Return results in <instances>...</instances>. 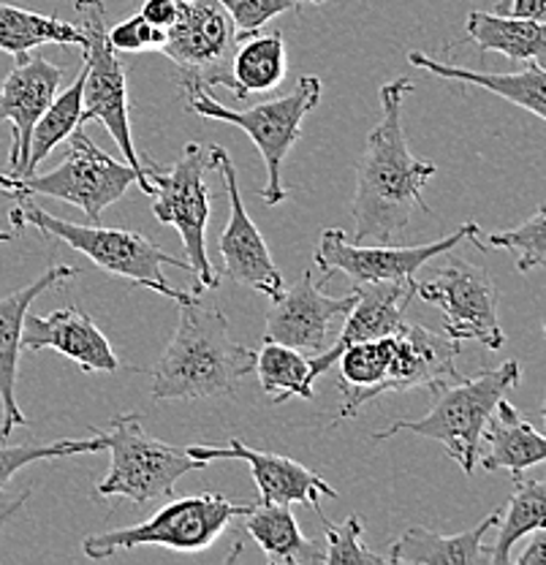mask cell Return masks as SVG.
I'll use <instances>...</instances> for the list:
<instances>
[{
    "label": "cell",
    "instance_id": "21",
    "mask_svg": "<svg viewBox=\"0 0 546 565\" xmlns=\"http://www.w3.org/2000/svg\"><path fill=\"white\" fill-rule=\"evenodd\" d=\"M392 338H395V353H392L384 394L416 386H427L436 392V388L460 379V370H457L460 343L451 340L449 334L432 332L425 323L403 321L392 332Z\"/></svg>",
    "mask_w": 546,
    "mask_h": 565
},
{
    "label": "cell",
    "instance_id": "13",
    "mask_svg": "<svg viewBox=\"0 0 546 565\" xmlns=\"http://www.w3.org/2000/svg\"><path fill=\"white\" fill-rule=\"evenodd\" d=\"M479 223H462L449 237H440L427 245H405L395 247L386 243H354L343 228H324L321 232L319 247H315V267L332 278L343 273L354 286L360 282H381V280H408L419 273L421 267L443 253L454 250L457 245L465 243L479 234Z\"/></svg>",
    "mask_w": 546,
    "mask_h": 565
},
{
    "label": "cell",
    "instance_id": "4",
    "mask_svg": "<svg viewBox=\"0 0 546 565\" xmlns=\"http://www.w3.org/2000/svg\"><path fill=\"white\" fill-rule=\"evenodd\" d=\"M516 384H520L516 362L486 367L471 379L460 375L451 384L436 388V403L421 419H400L370 438L378 444V440L395 438L397 433H414L419 438L438 440L446 455L471 476L481 457V435H484L486 419L506 397L508 388Z\"/></svg>",
    "mask_w": 546,
    "mask_h": 565
},
{
    "label": "cell",
    "instance_id": "37",
    "mask_svg": "<svg viewBox=\"0 0 546 565\" xmlns=\"http://www.w3.org/2000/svg\"><path fill=\"white\" fill-rule=\"evenodd\" d=\"M139 14H142L150 25L167 31V28L178 20V0H144Z\"/></svg>",
    "mask_w": 546,
    "mask_h": 565
},
{
    "label": "cell",
    "instance_id": "26",
    "mask_svg": "<svg viewBox=\"0 0 546 565\" xmlns=\"http://www.w3.org/2000/svg\"><path fill=\"white\" fill-rule=\"evenodd\" d=\"M465 33L481 52H501L508 61L546 66L544 22H533L514 14H497V11H471L465 22Z\"/></svg>",
    "mask_w": 546,
    "mask_h": 565
},
{
    "label": "cell",
    "instance_id": "29",
    "mask_svg": "<svg viewBox=\"0 0 546 565\" xmlns=\"http://www.w3.org/2000/svg\"><path fill=\"white\" fill-rule=\"evenodd\" d=\"M503 522L497 533L495 546H492L490 565H508L511 546L520 539L531 535L533 530L546 527V481L544 479H525V473L514 479V492L508 498L506 514L501 511Z\"/></svg>",
    "mask_w": 546,
    "mask_h": 565
},
{
    "label": "cell",
    "instance_id": "43",
    "mask_svg": "<svg viewBox=\"0 0 546 565\" xmlns=\"http://www.w3.org/2000/svg\"><path fill=\"white\" fill-rule=\"evenodd\" d=\"M297 3H313V6H319V3H324V0H297Z\"/></svg>",
    "mask_w": 546,
    "mask_h": 565
},
{
    "label": "cell",
    "instance_id": "11",
    "mask_svg": "<svg viewBox=\"0 0 546 565\" xmlns=\"http://www.w3.org/2000/svg\"><path fill=\"white\" fill-rule=\"evenodd\" d=\"M239 33L218 0H178V20L167 28L161 52L178 68L182 90L226 87L237 96L232 57Z\"/></svg>",
    "mask_w": 546,
    "mask_h": 565
},
{
    "label": "cell",
    "instance_id": "35",
    "mask_svg": "<svg viewBox=\"0 0 546 565\" xmlns=\"http://www.w3.org/2000/svg\"><path fill=\"white\" fill-rule=\"evenodd\" d=\"M218 3L226 9V14L232 17L239 39H243V35L258 33L278 14L297 9V0H218Z\"/></svg>",
    "mask_w": 546,
    "mask_h": 565
},
{
    "label": "cell",
    "instance_id": "16",
    "mask_svg": "<svg viewBox=\"0 0 546 565\" xmlns=\"http://www.w3.org/2000/svg\"><path fill=\"white\" fill-rule=\"evenodd\" d=\"M14 61V68L0 82V122H11V152L6 174L22 177L28 169L33 126L57 96L63 71L46 57L31 55V52Z\"/></svg>",
    "mask_w": 546,
    "mask_h": 565
},
{
    "label": "cell",
    "instance_id": "12",
    "mask_svg": "<svg viewBox=\"0 0 546 565\" xmlns=\"http://www.w3.org/2000/svg\"><path fill=\"white\" fill-rule=\"evenodd\" d=\"M416 297L436 305L443 313V334L457 343L479 340L490 351L503 349L506 343V334L497 321L501 294L486 267L465 258H451L432 278L416 280Z\"/></svg>",
    "mask_w": 546,
    "mask_h": 565
},
{
    "label": "cell",
    "instance_id": "31",
    "mask_svg": "<svg viewBox=\"0 0 546 565\" xmlns=\"http://www.w3.org/2000/svg\"><path fill=\"white\" fill-rule=\"evenodd\" d=\"M82 85H85V66H82L79 76L74 79V85L66 93L52 98V104L46 106L44 115L39 117V122L33 126L31 134V147H28V169L25 174L39 172V163L55 150L61 141H66L76 128H82ZM22 174V177H25Z\"/></svg>",
    "mask_w": 546,
    "mask_h": 565
},
{
    "label": "cell",
    "instance_id": "20",
    "mask_svg": "<svg viewBox=\"0 0 546 565\" xmlns=\"http://www.w3.org/2000/svg\"><path fill=\"white\" fill-rule=\"evenodd\" d=\"M22 349H52L63 353L82 373H115V370H120V359L111 351L107 334L76 305L52 310L46 316H25Z\"/></svg>",
    "mask_w": 546,
    "mask_h": 565
},
{
    "label": "cell",
    "instance_id": "5",
    "mask_svg": "<svg viewBox=\"0 0 546 565\" xmlns=\"http://www.w3.org/2000/svg\"><path fill=\"white\" fill-rule=\"evenodd\" d=\"M68 141H72V147H68V156L61 167L44 174H0V191L9 193L11 199L50 196L57 202H68L85 212L90 223L101 221L104 210L120 202L133 182L142 188L144 196L156 193L152 182L144 180L131 163L115 161L82 128H76Z\"/></svg>",
    "mask_w": 546,
    "mask_h": 565
},
{
    "label": "cell",
    "instance_id": "34",
    "mask_svg": "<svg viewBox=\"0 0 546 565\" xmlns=\"http://www.w3.org/2000/svg\"><path fill=\"white\" fill-rule=\"evenodd\" d=\"M313 509H315V514H319L321 527H324V535H326V541H324V563L326 565L389 563L386 557L364 550V544H362L364 522L360 514H351V516H345V522H340V525H332V522L324 516V511H321L319 503H315Z\"/></svg>",
    "mask_w": 546,
    "mask_h": 565
},
{
    "label": "cell",
    "instance_id": "22",
    "mask_svg": "<svg viewBox=\"0 0 546 565\" xmlns=\"http://www.w3.org/2000/svg\"><path fill=\"white\" fill-rule=\"evenodd\" d=\"M501 522V511H492L479 525L457 535H440L425 525L408 527L392 544L389 563L408 565H490L492 550L484 546V535Z\"/></svg>",
    "mask_w": 546,
    "mask_h": 565
},
{
    "label": "cell",
    "instance_id": "2",
    "mask_svg": "<svg viewBox=\"0 0 546 565\" xmlns=\"http://www.w3.org/2000/svg\"><path fill=\"white\" fill-rule=\"evenodd\" d=\"M256 367V353L228 332V318L202 299L180 305L172 340L152 370L156 399H204L232 394Z\"/></svg>",
    "mask_w": 546,
    "mask_h": 565
},
{
    "label": "cell",
    "instance_id": "3",
    "mask_svg": "<svg viewBox=\"0 0 546 565\" xmlns=\"http://www.w3.org/2000/svg\"><path fill=\"white\" fill-rule=\"evenodd\" d=\"M17 202L20 204L9 212V221L14 223V228H39L46 237L61 239L63 245L74 247L76 253L90 258V262L96 264V267H101L104 273L122 280H131L133 286H144L150 288V291L163 294V297H169L178 305L196 299V294H185L180 291V288L169 286V280L163 278L161 273L163 264H174V267L191 273V264L172 256V253L161 250V247L152 243V239H147L144 234L128 232V228L98 226V223L63 221V217H55L46 210H41L39 204L33 202V196H20Z\"/></svg>",
    "mask_w": 546,
    "mask_h": 565
},
{
    "label": "cell",
    "instance_id": "1",
    "mask_svg": "<svg viewBox=\"0 0 546 565\" xmlns=\"http://www.w3.org/2000/svg\"><path fill=\"white\" fill-rule=\"evenodd\" d=\"M414 82H386L381 87V120L367 134V145L356 161V193L351 199L354 243H389L410 223L416 210L430 212L425 185L438 167L408 150L403 128V98Z\"/></svg>",
    "mask_w": 546,
    "mask_h": 565
},
{
    "label": "cell",
    "instance_id": "6",
    "mask_svg": "<svg viewBox=\"0 0 546 565\" xmlns=\"http://www.w3.org/2000/svg\"><path fill=\"white\" fill-rule=\"evenodd\" d=\"M185 96L188 109L193 115L243 128L254 139L256 150L264 158V167H267V185L261 188L264 204L275 207V204L283 202L286 185L280 180V169H283V161L291 152V147L302 137V120L321 102L319 76H299L297 87L291 93L272 98V102L250 106V109H228V106L215 102L202 87L185 90Z\"/></svg>",
    "mask_w": 546,
    "mask_h": 565
},
{
    "label": "cell",
    "instance_id": "9",
    "mask_svg": "<svg viewBox=\"0 0 546 565\" xmlns=\"http://www.w3.org/2000/svg\"><path fill=\"white\" fill-rule=\"evenodd\" d=\"M104 435L111 465L107 479L96 487L101 498H126L139 505L172 498L182 476L207 468L204 459L147 435L139 414H117Z\"/></svg>",
    "mask_w": 546,
    "mask_h": 565
},
{
    "label": "cell",
    "instance_id": "23",
    "mask_svg": "<svg viewBox=\"0 0 546 565\" xmlns=\"http://www.w3.org/2000/svg\"><path fill=\"white\" fill-rule=\"evenodd\" d=\"M481 440H486V455L479 457L481 468L492 470V473L508 470L511 479L546 459L544 435L531 422L522 419L520 411L506 397L497 403V408L486 419Z\"/></svg>",
    "mask_w": 546,
    "mask_h": 565
},
{
    "label": "cell",
    "instance_id": "17",
    "mask_svg": "<svg viewBox=\"0 0 546 565\" xmlns=\"http://www.w3.org/2000/svg\"><path fill=\"white\" fill-rule=\"evenodd\" d=\"M76 275H79L76 267L55 264L46 273H41L33 282L0 299V408H3L0 440H9L17 427H28V416L22 414L20 403H17V373H20L22 327H25L28 310H31V305L36 302L41 294L66 286Z\"/></svg>",
    "mask_w": 546,
    "mask_h": 565
},
{
    "label": "cell",
    "instance_id": "41",
    "mask_svg": "<svg viewBox=\"0 0 546 565\" xmlns=\"http://www.w3.org/2000/svg\"><path fill=\"white\" fill-rule=\"evenodd\" d=\"M508 3L511 0H497V6H495L497 14H508Z\"/></svg>",
    "mask_w": 546,
    "mask_h": 565
},
{
    "label": "cell",
    "instance_id": "14",
    "mask_svg": "<svg viewBox=\"0 0 546 565\" xmlns=\"http://www.w3.org/2000/svg\"><path fill=\"white\" fill-rule=\"evenodd\" d=\"M207 147L210 161H213V169L221 172L223 188H226L228 196V226L223 228L218 239L223 275L237 282V286L254 288V291L264 294L267 299H278L280 291L286 288L283 275H280L272 253H269L267 243H264L261 232H258L256 223L250 221L248 210H245L237 182V169H234L232 158H228V152L221 145Z\"/></svg>",
    "mask_w": 546,
    "mask_h": 565
},
{
    "label": "cell",
    "instance_id": "39",
    "mask_svg": "<svg viewBox=\"0 0 546 565\" xmlns=\"http://www.w3.org/2000/svg\"><path fill=\"white\" fill-rule=\"evenodd\" d=\"M508 14L525 17L533 22H546V0H511Z\"/></svg>",
    "mask_w": 546,
    "mask_h": 565
},
{
    "label": "cell",
    "instance_id": "38",
    "mask_svg": "<svg viewBox=\"0 0 546 565\" xmlns=\"http://www.w3.org/2000/svg\"><path fill=\"white\" fill-rule=\"evenodd\" d=\"M533 541L527 544V550L522 552L520 557H511V563L516 565H546V535L544 527L542 530H533Z\"/></svg>",
    "mask_w": 546,
    "mask_h": 565
},
{
    "label": "cell",
    "instance_id": "32",
    "mask_svg": "<svg viewBox=\"0 0 546 565\" xmlns=\"http://www.w3.org/2000/svg\"><path fill=\"white\" fill-rule=\"evenodd\" d=\"M544 223L546 210L538 207L525 223H520L511 232H495V234H475L471 243L481 250H508L514 256L516 269L520 273H531V269L546 264V237H544Z\"/></svg>",
    "mask_w": 546,
    "mask_h": 565
},
{
    "label": "cell",
    "instance_id": "8",
    "mask_svg": "<svg viewBox=\"0 0 546 565\" xmlns=\"http://www.w3.org/2000/svg\"><path fill=\"white\" fill-rule=\"evenodd\" d=\"M250 505H237L226 494H188L163 505L156 516L144 520L142 525L117 527L107 533L87 535L82 541V552L90 561H107L117 552L137 550V546H167L174 552H204L215 544V539L232 525L243 520Z\"/></svg>",
    "mask_w": 546,
    "mask_h": 565
},
{
    "label": "cell",
    "instance_id": "15",
    "mask_svg": "<svg viewBox=\"0 0 546 565\" xmlns=\"http://www.w3.org/2000/svg\"><path fill=\"white\" fill-rule=\"evenodd\" d=\"M354 302V291L345 294V297L321 294L310 269H304L297 282H291L289 288L280 291L278 299H272V310L264 323V340L289 345L297 351H324L329 327L338 318L349 316Z\"/></svg>",
    "mask_w": 546,
    "mask_h": 565
},
{
    "label": "cell",
    "instance_id": "25",
    "mask_svg": "<svg viewBox=\"0 0 546 565\" xmlns=\"http://www.w3.org/2000/svg\"><path fill=\"white\" fill-rule=\"evenodd\" d=\"M245 530L261 546L269 563L313 565L324 563V544L304 539L289 503H258L245 514Z\"/></svg>",
    "mask_w": 546,
    "mask_h": 565
},
{
    "label": "cell",
    "instance_id": "28",
    "mask_svg": "<svg viewBox=\"0 0 546 565\" xmlns=\"http://www.w3.org/2000/svg\"><path fill=\"white\" fill-rule=\"evenodd\" d=\"M44 44L82 46L85 33L72 22L57 20V17H44L36 11L0 3V52L22 57Z\"/></svg>",
    "mask_w": 546,
    "mask_h": 565
},
{
    "label": "cell",
    "instance_id": "7",
    "mask_svg": "<svg viewBox=\"0 0 546 565\" xmlns=\"http://www.w3.org/2000/svg\"><path fill=\"white\" fill-rule=\"evenodd\" d=\"M213 169L210 147L199 141H188L172 167L144 163L147 180L152 182V215L156 221L178 228L182 247H185L191 275L196 278L193 291L202 294L204 288H215L221 275L215 273L207 256V223L213 191L207 185V172Z\"/></svg>",
    "mask_w": 546,
    "mask_h": 565
},
{
    "label": "cell",
    "instance_id": "30",
    "mask_svg": "<svg viewBox=\"0 0 546 565\" xmlns=\"http://www.w3.org/2000/svg\"><path fill=\"white\" fill-rule=\"evenodd\" d=\"M254 373H258L261 388L272 397V403H286L289 397H315L313 379H310V359L302 351L289 349V345L264 340L261 351L256 353Z\"/></svg>",
    "mask_w": 546,
    "mask_h": 565
},
{
    "label": "cell",
    "instance_id": "33",
    "mask_svg": "<svg viewBox=\"0 0 546 565\" xmlns=\"http://www.w3.org/2000/svg\"><path fill=\"white\" fill-rule=\"evenodd\" d=\"M93 438L82 440H55V444H0V492L11 484L17 473L28 465L41 462V459H61L76 455H96V451H107V435L101 429H90Z\"/></svg>",
    "mask_w": 546,
    "mask_h": 565
},
{
    "label": "cell",
    "instance_id": "42",
    "mask_svg": "<svg viewBox=\"0 0 546 565\" xmlns=\"http://www.w3.org/2000/svg\"><path fill=\"white\" fill-rule=\"evenodd\" d=\"M9 239H11L9 232H0V243H9Z\"/></svg>",
    "mask_w": 546,
    "mask_h": 565
},
{
    "label": "cell",
    "instance_id": "27",
    "mask_svg": "<svg viewBox=\"0 0 546 565\" xmlns=\"http://www.w3.org/2000/svg\"><path fill=\"white\" fill-rule=\"evenodd\" d=\"M289 55L280 33H250L237 41L232 57V76L237 82V98L250 93H269L286 79Z\"/></svg>",
    "mask_w": 546,
    "mask_h": 565
},
{
    "label": "cell",
    "instance_id": "19",
    "mask_svg": "<svg viewBox=\"0 0 546 565\" xmlns=\"http://www.w3.org/2000/svg\"><path fill=\"white\" fill-rule=\"evenodd\" d=\"M356 302L349 310L343 323V332L334 340L332 349L319 351V356L310 359V379H319L329 367H334L338 356L349 345L364 343V340L384 338L392 334L405 321L410 299L416 297V280H381V282H360L354 286Z\"/></svg>",
    "mask_w": 546,
    "mask_h": 565
},
{
    "label": "cell",
    "instance_id": "36",
    "mask_svg": "<svg viewBox=\"0 0 546 565\" xmlns=\"http://www.w3.org/2000/svg\"><path fill=\"white\" fill-rule=\"evenodd\" d=\"M107 41L115 52H147V50H161L167 41V31L163 28L150 25L142 14L122 20L120 25L107 28Z\"/></svg>",
    "mask_w": 546,
    "mask_h": 565
},
{
    "label": "cell",
    "instance_id": "24",
    "mask_svg": "<svg viewBox=\"0 0 546 565\" xmlns=\"http://www.w3.org/2000/svg\"><path fill=\"white\" fill-rule=\"evenodd\" d=\"M408 63L416 68H425L430 74L440 76L449 82H468V85L484 87V90L495 93L503 102L520 106V109L531 111L538 120L546 117V82L544 66L531 63L525 71H514V74H479L465 66H449V63H438L436 57L425 55V52H408Z\"/></svg>",
    "mask_w": 546,
    "mask_h": 565
},
{
    "label": "cell",
    "instance_id": "40",
    "mask_svg": "<svg viewBox=\"0 0 546 565\" xmlns=\"http://www.w3.org/2000/svg\"><path fill=\"white\" fill-rule=\"evenodd\" d=\"M28 500H31V490L20 492V494H17L14 500H11L9 505H6V509H0V535H3V530H6V525H9V520H11V516H14V514H20V511H22V505H25Z\"/></svg>",
    "mask_w": 546,
    "mask_h": 565
},
{
    "label": "cell",
    "instance_id": "18",
    "mask_svg": "<svg viewBox=\"0 0 546 565\" xmlns=\"http://www.w3.org/2000/svg\"><path fill=\"white\" fill-rule=\"evenodd\" d=\"M185 451L191 457L204 459V462H213V459H243V462H248L261 503L315 505L319 498H338V492L315 470L304 468L286 455L250 449L237 438H228L226 446H188Z\"/></svg>",
    "mask_w": 546,
    "mask_h": 565
},
{
    "label": "cell",
    "instance_id": "10",
    "mask_svg": "<svg viewBox=\"0 0 546 565\" xmlns=\"http://www.w3.org/2000/svg\"><path fill=\"white\" fill-rule=\"evenodd\" d=\"M76 14H79V31L85 33V85H82V117L79 122L98 120L120 147L122 161L131 163L147 180L144 163L139 161V152L133 147L131 117H128V82L126 66L117 57L107 41V6L104 0H76Z\"/></svg>",
    "mask_w": 546,
    "mask_h": 565
}]
</instances>
